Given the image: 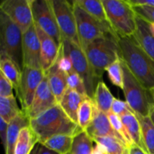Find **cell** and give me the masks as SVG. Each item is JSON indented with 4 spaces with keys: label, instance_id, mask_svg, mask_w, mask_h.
<instances>
[{
    "label": "cell",
    "instance_id": "cell-4",
    "mask_svg": "<svg viewBox=\"0 0 154 154\" xmlns=\"http://www.w3.org/2000/svg\"><path fill=\"white\" fill-rule=\"evenodd\" d=\"M110 26L119 37H132L137 29V15L132 5L122 0H102Z\"/></svg>",
    "mask_w": 154,
    "mask_h": 154
},
{
    "label": "cell",
    "instance_id": "cell-13",
    "mask_svg": "<svg viewBox=\"0 0 154 154\" xmlns=\"http://www.w3.org/2000/svg\"><path fill=\"white\" fill-rule=\"evenodd\" d=\"M57 104V99L50 87L48 77L45 75V78L36 90L31 105L23 112L31 120Z\"/></svg>",
    "mask_w": 154,
    "mask_h": 154
},
{
    "label": "cell",
    "instance_id": "cell-27",
    "mask_svg": "<svg viewBox=\"0 0 154 154\" xmlns=\"http://www.w3.org/2000/svg\"><path fill=\"white\" fill-rule=\"evenodd\" d=\"M136 116L141 125L143 139L147 153L154 154V123L150 116H141L139 114H136Z\"/></svg>",
    "mask_w": 154,
    "mask_h": 154
},
{
    "label": "cell",
    "instance_id": "cell-14",
    "mask_svg": "<svg viewBox=\"0 0 154 154\" xmlns=\"http://www.w3.org/2000/svg\"><path fill=\"white\" fill-rule=\"evenodd\" d=\"M24 67L42 69L41 44L35 24L23 35Z\"/></svg>",
    "mask_w": 154,
    "mask_h": 154
},
{
    "label": "cell",
    "instance_id": "cell-21",
    "mask_svg": "<svg viewBox=\"0 0 154 154\" xmlns=\"http://www.w3.org/2000/svg\"><path fill=\"white\" fill-rule=\"evenodd\" d=\"M122 122L127 129L131 138L133 141L134 144L138 146L140 148L142 149L144 151L147 153V148L144 144V139H143L142 131H141V125L138 120L136 114L135 112H130L126 115L120 117ZM148 154V153H147Z\"/></svg>",
    "mask_w": 154,
    "mask_h": 154
},
{
    "label": "cell",
    "instance_id": "cell-30",
    "mask_svg": "<svg viewBox=\"0 0 154 154\" xmlns=\"http://www.w3.org/2000/svg\"><path fill=\"white\" fill-rule=\"evenodd\" d=\"M93 140L85 131L77 134L73 139L72 154H92L93 149Z\"/></svg>",
    "mask_w": 154,
    "mask_h": 154
},
{
    "label": "cell",
    "instance_id": "cell-11",
    "mask_svg": "<svg viewBox=\"0 0 154 154\" xmlns=\"http://www.w3.org/2000/svg\"><path fill=\"white\" fill-rule=\"evenodd\" d=\"M45 75L46 74L42 69L23 67L19 88L16 93L23 111H26L29 108L34 99L36 90L45 78Z\"/></svg>",
    "mask_w": 154,
    "mask_h": 154
},
{
    "label": "cell",
    "instance_id": "cell-31",
    "mask_svg": "<svg viewBox=\"0 0 154 154\" xmlns=\"http://www.w3.org/2000/svg\"><path fill=\"white\" fill-rule=\"evenodd\" d=\"M95 103L90 98L86 99L80 106L78 114V124L81 129L85 131L93 118Z\"/></svg>",
    "mask_w": 154,
    "mask_h": 154
},
{
    "label": "cell",
    "instance_id": "cell-26",
    "mask_svg": "<svg viewBox=\"0 0 154 154\" xmlns=\"http://www.w3.org/2000/svg\"><path fill=\"white\" fill-rule=\"evenodd\" d=\"M74 137L68 135H57L48 138L43 145L60 154H67L72 150Z\"/></svg>",
    "mask_w": 154,
    "mask_h": 154
},
{
    "label": "cell",
    "instance_id": "cell-38",
    "mask_svg": "<svg viewBox=\"0 0 154 154\" xmlns=\"http://www.w3.org/2000/svg\"><path fill=\"white\" fill-rule=\"evenodd\" d=\"M13 89L14 87L10 81L0 72V97L14 96Z\"/></svg>",
    "mask_w": 154,
    "mask_h": 154
},
{
    "label": "cell",
    "instance_id": "cell-8",
    "mask_svg": "<svg viewBox=\"0 0 154 154\" xmlns=\"http://www.w3.org/2000/svg\"><path fill=\"white\" fill-rule=\"evenodd\" d=\"M62 46L65 54L70 58L74 70L81 77L84 81L87 96L89 98L93 99L96 87L102 81H99L96 76L85 53L79 45L66 39H63Z\"/></svg>",
    "mask_w": 154,
    "mask_h": 154
},
{
    "label": "cell",
    "instance_id": "cell-3",
    "mask_svg": "<svg viewBox=\"0 0 154 154\" xmlns=\"http://www.w3.org/2000/svg\"><path fill=\"white\" fill-rule=\"evenodd\" d=\"M96 76L102 81L107 68L120 59L119 36L111 33L96 39L89 44L84 50Z\"/></svg>",
    "mask_w": 154,
    "mask_h": 154
},
{
    "label": "cell",
    "instance_id": "cell-40",
    "mask_svg": "<svg viewBox=\"0 0 154 154\" xmlns=\"http://www.w3.org/2000/svg\"><path fill=\"white\" fill-rule=\"evenodd\" d=\"M34 154H60V153H57V152L48 148V147H45V146L43 145L42 144L38 143L36 149L35 150Z\"/></svg>",
    "mask_w": 154,
    "mask_h": 154
},
{
    "label": "cell",
    "instance_id": "cell-16",
    "mask_svg": "<svg viewBox=\"0 0 154 154\" xmlns=\"http://www.w3.org/2000/svg\"><path fill=\"white\" fill-rule=\"evenodd\" d=\"M85 132L92 138H97V137H113V138H118L123 142L121 136L114 130L111 126L108 114L99 111L96 108V105H95L93 120Z\"/></svg>",
    "mask_w": 154,
    "mask_h": 154
},
{
    "label": "cell",
    "instance_id": "cell-42",
    "mask_svg": "<svg viewBox=\"0 0 154 154\" xmlns=\"http://www.w3.org/2000/svg\"><path fill=\"white\" fill-rule=\"evenodd\" d=\"M129 154H147L145 151L140 148L138 146H132L130 148V153Z\"/></svg>",
    "mask_w": 154,
    "mask_h": 154
},
{
    "label": "cell",
    "instance_id": "cell-37",
    "mask_svg": "<svg viewBox=\"0 0 154 154\" xmlns=\"http://www.w3.org/2000/svg\"><path fill=\"white\" fill-rule=\"evenodd\" d=\"M111 111L120 117H123V116L126 115L130 112H134L133 110L130 108L127 102L121 100V99H115V98H114V102H113Z\"/></svg>",
    "mask_w": 154,
    "mask_h": 154
},
{
    "label": "cell",
    "instance_id": "cell-23",
    "mask_svg": "<svg viewBox=\"0 0 154 154\" xmlns=\"http://www.w3.org/2000/svg\"><path fill=\"white\" fill-rule=\"evenodd\" d=\"M38 143L37 137L30 126L23 128L20 132L14 154H30Z\"/></svg>",
    "mask_w": 154,
    "mask_h": 154
},
{
    "label": "cell",
    "instance_id": "cell-2",
    "mask_svg": "<svg viewBox=\"0 0 154 154\" xmlns=\"http://www.w3.org/2000/svg\"><path fill=\"white\" fill-rule=\"evenodd\" d=\"M120 58L147 90L154 89V60L133 36L119 37Z\"/></svg>",
    "mask_w": 154,
    "mask_h": 154
},
{
    "label": "cell",
    "instance_id": "cell-35",
    "mask_svg": "<svg viewBox=\"0 0 154 154\" xmlns=\"http://www.w3.org/2000/svg\"><path fill=\"white\" fill-rule=\"evenodd\" d=\"M56 64L58 66L59 69L63 71L66 75H69V73L74 71L72 61H71L70 58L64 53L62 44L61 46H60V53H59L58 58H57V62H56Z\"/></svg>",
    "mask_w": 154,
    "mask_h": 154
},
{
    "label": "cell",
    "instance_id": "cell-24",
    "mask_svg": "<svg viewBox=\"0 0 154 154\" xmlns=\"http://www.w3.org/2000/svg\"><path fill=\"white\" fill-rule=\"evenodd\" d=\"M114 96L103 81H100L96 87L93 100L96 108L100 111L108 114L111 111Z\"/></svg>",
    "mask_w": 154,
    "mask_h": 154
},
{
    "label": "cell",
    "instance_id": "cell-1",
    "mask_svg": "<svg viewBox=\"0 0 154 154\" xmlns=\"http://www.w3.org/2000/svg\"><path fill=\"white\" fill-rule=\"evenodd\" d=\"M30 128L40 144L54 135H68L75 137L84 131L69 118L59 104L30 120Z\"/></svg>",
    "mask_w": 154,
    "mask_h": 154
},
{
    "label": "cell",
    "instance_id": "cell-19",
    "mask_svg": "<svg viewBox=\"0 0 154 154\" xmlns=\"http://www.w3.org/2000/svg\"><path fill=\"white\" fill-rule=\"evenodd\" d=\"M137 29L133 37L142 49L154 60V37L150 31L149 23L137 16Z\"/></svg>",
    "mask_w": 154,
    "mask_h": 154
},
{
    "label": "cell",
    "instance_id": "cell-15",
    "mask_svg": "<svg viewBox=\"0 0 154 154\" xmlns=\"http://www.w3.org/2000/svg\"><path fill=\"white\" fill-rule=\"evenodd\" d=\"M35 24V23H34ZM41 44V64L42 69L46 74L54 66L58 58L60 47L55 41L35 24Z\"/></svg>",
    "mask_w": 154,
    "mask_h": 154
},
{
    "label": "cell",
    "instance_id": "cell-20",
    "mask_svg": "<svg viewBox=\"0 0 154 154\" xmlns=\"http://www.w3.org/2000/svg\"><path fill=\"white\" fill-rule=\"evenodd\" d=\"M46 75L52 93H54L57 103L59 104L68 89L67 75L59 69L56 63L47 72Z\"/></svg>",
    "mask_w": 154,
    "mask_h": 154
},
{
    "label": "cell",
    "instance_id": "cell-28",
    "mask_svg": "<svg viewBox=\"0 0 154 154\" xmlns=\"http://www.w3.org/2000/svg\"><path fill=\"white\" fill-rule=\"evenodd\" d=\"M93 141L105 147L106 154H129L130 148L120 139L113 137H97Z\"/></svg>",
    "mask_w": 154,
    "mask_h": 154
},
{
    "label": "cell",
    "instance_id": "cell-7",
    "mask_svg": "<svg viewBox=\"0 0 154 154\" xmlns=\"http://www.w3.org/2000/svg\"><path fill=\"white\" fill-rule=\"evenodd\" d=\"M72 3L76 19L78 40L83 51L89 44L96 39L111 33H116L108 23L97 20L75 2L73 1Z\"/></svg>",
    "mask_w": 154,
    "mask_h": 154
},
{
    "label": "cell",
    "instance_id": "cell-46",
    "mask_svg": "<svg viewBox=\"0 0 154 154\" xmlns=\"http://www.w3.org/2000/svg\"><path fill=\"white\" fill-rule=\"evenodd\" d=\"M67 154H72V153H71V152H70V153H67Z\"/></svg>",
    "mask_w": 154,
    "mask_h": 154
},
{
    "label": "cell",
    "instance_id": "cell-9",
    "mask_svg": "<svg viewBox=\"0 0 154 154\" xmlns=\"http://www.w3.org/2000/svg\"><path fill=\"white\" fill-rule=\"evenodd\" d=\"M34 23L61 46L62 35L50 0H31Z\"/></svg>",
    "mask_w": 154,
    "mask_h": 154
},
{
    "label": "cell",
    "instance_id": "cell-22",
    "mask_svg": "<svg viewBox=\"0 0 154 154\" xmlns=\"http://www.w3.org/2000/svg\"><path fill=\"white\" fill-rule=\"evenodd\" d=\"M0 70L1 73L10 81L17 93L21 80L22 72L20 69L7 56L0 54Z\"/></svg>",
    "mask_w": 154,
    "mask_h": 154
},
{
    "label": "cell",
    "instance_id": "cell-10",
    "mask_svg": "<svg viewBox=\"0 0 154 154\" xmlns=\"http://www.w3.org/2000/svg\"><path fill=\"white\" fill-rule=\"evenodd\" d=\"M62 35V40L70 41L80 45L77 32L73 3L66 0H50Z\"/></svg>",
    "mask_w": 154,
    "mask_h": 154
},
{
    "label": "cell",
    "instance_id": "cell-34",
    "mask_svg": "<svg viewBox=\"0 0 154 154\" xmlns=\"http://www.w3.org/2000/svg\"><path fill=\"white\" fill-rule=\"evenodd\" d=\"M67 85L68 88L75 90L85 97H88L84 81L75 70L67 75Z\"/></svg>",
    "mask_w": 154,
    "mask_h": 154
},
{
    "label": "cell",
    "instance_id": "cell-44",
    "mask_svg": "<svg viewBox=\"0 0 154 154\" xmlns=\"http://www.w3.org/2000/svg\"><path fill=\"white\" fill-rule=\"evenodd\" d=\"M150 118H151L152 121H153V123H154V108L152 109V111H150Z\"/></svg>",
    "mask_w": 154,
    "mask_h": 154
},
{
    "label": "cell",
    "instance_id": "cell-18",
    "mask_svg": "<svg viewBox=\"0 0 154 154\" xmlns=\"http://www.w3.org/2000/svg\"><path fill=\"white\" fill-rule=\"evenodd\" d=\"M87 98L89 97H85L75 90L68 88L59 105L69 118L78 124V110L82 102Z\"/></svg>",
    "mask_w": 154,
    "mask_h": 154
},
{
    "label": "cell",
    "instance_id": "cell-17",
    "mask_svg": "<svg viewBox=\"0 0 154 154\" xmlns=\"http://www.w3.org/2000/svg\"><path fill=\"white\" fill-rule=\"evenodd\" d=\"M28 126H30V120L26 114L21 111V112L8 123L7 147L5 151V154H14L15 145L21 129Z\"/></svg>",
    "mask_w": 154,
    "mask_h": 154
},
{
    "label": "cell",
    "instance_id": "cell-43",
    "mask_svg": "<svg viewBox=\"0 0 154 154\" xmlns=\"http://www.w3.org/2000/svg\"><path fill=\"white\" fill-rule=\"evenodd\" d=\"M149 27H150V31L151 32L152 35L154 37V23H149Z\"/></svg>",
    "mask_w": 154,
    "mask_h": 154
},
{
    "label": "cell",
    "instance_id": "cell-5",
    "mask_svg": "<svg viewBox=\"0 0 154 154\" xmlns=\"http://www.w3.org/2000/svg\"><path fill=\"white\" fill-rule=\"evenodd\" d=\"M121 60L123 71V93L126 102L136 114L150 116L154 108V100L151 91L147 90L131 72L123 60Z\"/></svg>",
    "mask_w": 154,
    "mask_h": 154
},
{
    "label": "cell",
    "instance_id": "cell-41",
    "mask_svg": "<svg viewBox=\"0 0 154 154\" xmlns=\"http://www.w3.org/2000/svg\"><path fill=\"white\" fill-rule=\"evenodd\" d=\"M132 6L148 5L154 7V0H128Z\"/></svg>",
    "mask_w": 154,
    "mask_h": 154
},
{
    "label": "cell",
    "instance_id": "cell-32",
    "mask_svg": "<svg viewBox=\"0 0 154 154\" xmlns=\"http://www.w3.org/2000/svg\"><path fill=\"white\" fill-rule=\"evenodd\" d=\"M108 117L109 118L110 122L111 123V126L114 128V130L119 134V135L121 136V138H123V142L125 143L127 147H129V148L134 146L133 141L131 138L130 135H129V132H128L127 129L125 126V125L123 124V123L122 122L121 118H120L119 116L116 115L115 114H114L113 112L110 111L108 114Z\"/></svg>",
    "mask_w": 154,
    "mask_h": 154
},
{
    "label": "cell",
    "instance_id": "cell-29",
    "mask_svg": "<svg viewBox=\"0 0 154 154\" xmlns=\"http://www.w3.org/2000/svg\"><path fill=\"white\" fill-rule=\"evenodd\" d=\"M22 110L18 107L15 96L0 97V116L6 123H10Z\"/></svg>",
    "mask_w": 154,
    "mask_h": 154
},
{
    "label": "cell",
    "instance_id": "cell-25",
    "mask_svg": "<svg viewBox=\"0 0 154 154\" xmlns=\"http://www.w3.org/2000/svg\"><path fill=\"white\" fill-rule=\"evenodd\" d=\"M74 2L97 20L102 23H108L102 1L101 0H75Z\"/></svg>",
    "mask_w": 154,
    "mask_h": 154
},
{
    "label": "cell",
    "instance_id": "cell-33",
    "mask_svg": "<svg viewBox=\"0 0 154 154\" xmlns=\"http://www.w3.org/2000/svg\"><path fill=\"white\" fill-rule=\"evenodd\" d=\"M111 82L116 87L123 89V71L120 59L110 65L105 70Z\"/></svg>",
    "mask_w": 154,
    "mask_h": 154
},
{
    "label": "cell",
    "instance_id": "cell-36",
    "mask_svg": "<svg viewBox=\"0 0 154 154\" xmlns=\"http://www.w3.org/2000/svg\"><path fill=\"white\" fill-rule=\"evenodd\" d=\"M132 7L137 16L150 23H154V7L148 5H135Z\"/></svg>",
    "mask_w": 154,
    "mask_h": 154
},
{
    "label": "cell",
    "instance_id": "cell-12",
    "mask_svg": "<svg viewBox=\"0 0 154 154\" xmlns=\"http://www.w3.org/2000/svg\"><path fill=\"white\" fill-rule=\"evenodd\" d=\"M0 10L25 33L34 25L31 0H4Z\"/></svg>",
    "mask_w": 154,
    "mask_h": 154
},
{
    "label": "cell",
    "instance_id": "cell-39",
    "mask_svg": "<svg viewBox=\"0 0 154 154\" xmlns=\"http://www.w3.org/2000/svg\"><path fill=\"white\" fill-rule=\"evenodd\" d=\"M8 129V123H6L3 119L0 118V136H1L2 143L4 147L5 151L7 147Z\"/></svg>",
    "mask_w": 154,
    "mask_h": 154
},
{
    "label": "cell",
    "instance_id": "cell-6",
    "mask_svg": "<svg viewBox=\"0 0 154 154\" xmlns=\"http://www.w3.org/2000/svg\"><path fill=\"white\" fill-rule=\"evenodd\" d=\"M23 35L20 29L3 12H0V54L7 56L17 66L23 69Z\"/></svg>",
    "mask_w": 154,
    "mask_h": 154
},
{
    "label": "cell",
    "instance_id": "cell-45",
    "mask_svg": "<svg viewBox=\"0 0 154 154\" xmlns=\"http://www.w3.org/2000/svg\"><path fill=\"white\" fill-rule=\"evenodd\" d=\"M151 91V93H152V96H153V100H154V89H153V90H150Z\"/></svg>",
    "mask_w": 154,
    "mask_h": 154
}]
</instances>
